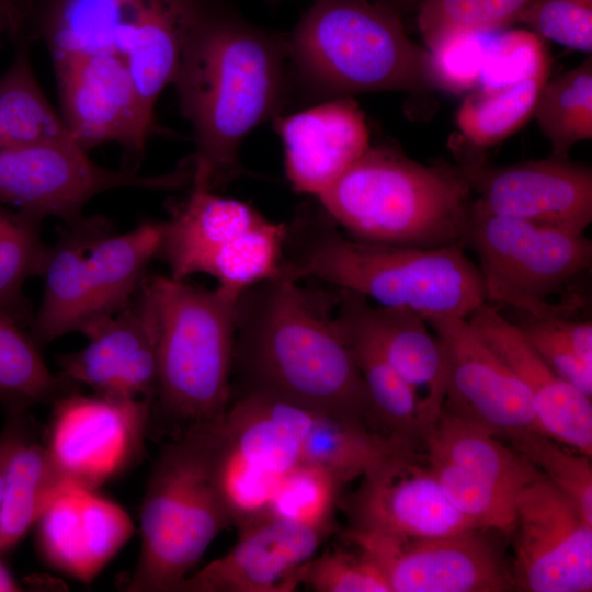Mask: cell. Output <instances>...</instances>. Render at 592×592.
Masks as SVG:
<instances>
[{
  "instance_id": "1",
  "label": "cell",
  "mask_w": 592,
  "mask_h": 592,
  "mask_svg": "<svg viewBox=\"0 0 592 592\" xmlns=\"http://www.w3.org/2000/svg\"><path fill=\"white\" fill-rule=\"evenodd\" d=\"M299 282L282 274L238 297L232 374L242 394L270 396L382 433L334 317L338 294Z\"/></svg>"
},
{
  "instance_id": "2",
  "label": "cell",
  "mask_w": 592,
  "mask_h": 592,
  "mask_svg": "<svg viewBox=\"0 0 592 592\" xmlns=\"http://www.w3.org/2000/svg\"><path fill=\"white\" fill-rule=\"evenodd\" d=\"M172 84L193 132L191 182L224 187L242 171L243 138L281 115L292 95L286 38L205 7Z\"/></svg>"
},
{
  "instance_id": "3",
  "label": "cell",
  "mask_w": 592,
  "mask_h": 592,
  "mask_svg": "<svg viewBox=\"0 0 592 592\" xmlns=\"http://www.w3.org/2000/svg\"><path fill=\"white\" fill-rule=\"evenodd\" d=\"M284 274L317 278L425 320L467 318L487 301L479 267L464 246L361 241L345 235L321 207L304 206L287 224Z\"/></svg>"
},
{
  "instance_id": "4",
  "label": "cell",
  "mask_w": 592,
  "mask_h": 592,
  "mask_svg": "<svg viewBox=\"0 0 592 592\" xmlns=\"http://www.w3.org/2000/svg\"><path fill=\"white\" fill-rule=\"evenodd\" d=\"M316 198L351 238L441 248L464 246L474 196L459 166L430 167L369 146Z\"/></svg>"
},
{
  "instance_id": "5",
  "label": "cell",
  "mask_w": 592,
  "mask_h": 592,
  "mask_svg": "<svg viewBox=\"0 0 592 592\" xmlns=\"http://www.w3.org/2000/svg\"><path fill=\"white\" fill-rule=\"evenodd\" d=\"M286 42L292 93L306 101L432 88L428 49L378 2L317 0Z\"/></svg>"
},
{
  "instance_id": "6",
  "label": "cell",
  "mask_w": 592,
  "mask_h": 592,
  "mask_svg": "<svg viewBox=\"0 0 592 592\" xmlns=\"http://www.w3.org/2000/svg\"><path fill=\"white\" fill-rule=\"evenodd\" d=\"M221 425L186 431L161 449L140 511V551L128 592H178L216 536L232 525L218 469Z\"/></svg>"
},
{
  "instance_id": "7",
  "label": "cell",
  "mask_w": 592,
  "mask_h": 592,
  "mask_svg": "<svg viewBox=\"0 0 592 592\" xmlns=\"http://www.w3.org/2000/svg\"><path fill=\"white\" fill-rule=\"evenodd\" d=\"M158 322L152 409L180 430L223 424L230 406L240 295L169 275L147 277Z\"/></svg>"
},
{
  "instance_id": "8",
  "label": "cell",
  "mask_w": 592,
  "mask_h": 592,
  "mask_svg": "<svg viewBox=\"0 0 592 592\" xmlns=\"http://www.w3.org/2000/svg\"><path fill=\"white\" fill-rule=\"evenodd\" d=\"M190 193L161 220L157 259L169 276L187 281L204 273L217 286L240 294L274 277L281 267L285 223L267 219L250 204L219 196L191 182Z\"/></svg>"
},
{
  "instance_id": "9",
  "label": "cell",
  "mask_w": 592,
  "mask_h": 592,
  "mask_svg": "<svg viewBox=\"0 0 592 592\" xmlns=\"http://www.w3.org/2000/svg\"><path fill=\"white\" fill-rule=\"evenodd\" d=\"M465 248L475 251L487 303L535 317L573 316L583 305L574 284L591 271L592 242L583 235L476 212Z\"/></svg>"
},
{
  "instance_id": "10",
  "label": "cell",
  "mask_w": 592,
  "mask_h": 592,
  "mask_svg": "<svg viewBox=\"0 0 592 592\" xmlns=\"http://www.w3.org/2000/svg\"><path fill=\"white\" fill-rule=\"evenodd\" d=\"M186 181L182 168L168 174L145 175L103 167L71 137L0 148V203L42 219L55 217L64 224L83 216L84 206L102 193L173 189Z\"/></svg>"
},
{
  "instance_id": "11",
  "label": "cell",
  "mask_w": 592,
  "mask_h": 592,
  "mask_svg": "<svg viewBox=\"0 0 592 592\" xmlns=\"http://www.w3.org/2000/svg\"><path fill=\"white\" fill-rule=\"evenodd\" d=\"M53 405L45 446L70 481L98 489L140 458L150 399L82 395L73 388Z\"/></svg>"
},
{
  "instance_id": "12",
  "label": "cell",
  "mask_w": 592,
  "mask_h": 592,
  "mask_svg": "<svg viewBox=\"0 0 592 592\" xmlns=\"http://www.w3.org/2000/svg\"><path fill=\"white\" fill-rule=\"evenodd\" d=\"M513 587L526 592L592 590V524L543 475L515 499Z\"/></svg>"
},
{
  "instance_id": "13",
  "label": "cell",
  "mask_w": 592,
  "mask_h": 592,
  "mask_svg": "<svg viewBox=\"0 0 592 592\" xmlns=\"http://www.w3.org/2000/svg\"><path fill=\"white\" fill-rule=\"evenodd\" d=\"M60 116L86 151L115 143L136 161L153 121L145 113L124 59L110 53L52 55Z\"/></svg>"
},
{
  "instance_id": "14",
  "label": "cell",
  "mask_w": 592,
  "mask_h": 592,
  "mask_svg": "<svg viewBox=\"0 0 592 592\" xmlns=\"http://www.w3.org/2000/svg\"><path fill=\"white\" fill-rule=\"evenodd\" d=\"M480 528L419 540L349 528L343 537L384 572L391 592H503L511 570Z\"/></svg>"
},
{
  "instance_id": "15",
  "label": "cell",
  "mask_w": 592,
  "mask_h": 592,
  "mask_svg": "<svg viewBox=\"0 0 592 592\" xmlns=\"http://www.w3.org/2000/svg\"><path fill=\"white\" fill-rule=\"evenodd\" d=\"M473 209L583 235L592 221V170L550 157L509 166H459Z\"/></svg>"
},
{
  "instance_id": "16",
  "label": "cell",
  "mask_w": 592,
  "mask_h": 592,
  "mask_svg": "<svg viewBox=\"0 0 592 592\" xmlns=\"http://www.w3.org/2000/svg\"><path fill=\"white\" fill-rule=\"evenodd\" d=\"M426 322L447 356L443 411L477 422L500 440L524 432L548 436L524 385L467 318Z\"/></svg>"
},
{
  "instance_id": "17",
  "label": "cell",
  "mask_w": 592,
  "mask_h": 592,
  "mask_svg": "<svg viewBox=\"0 0 592 592\" xmlns=\"http://www.w3.org/2000/svg\"><path fill=\"white\" fill-rule=\"evenodd\" d=\"M348 509L349 528L397 539L440 538L479 528L449 502L415 449L390 457L364 476Z\"/></svg>"
},
{
  "instance_id": "18",
  "label": "cell",
  "mask_w": 592,
  "mask_h": 592,
  "mask_svg": "<svg viewBox=\"0 0 592 592\" xmlns=\"http://www.w3.org/2000/svg\"><path fill=\"white\" fill-rule=\"evenodd\" d=\"M80 333L88 343L59 357L60 376L101 395L153 401L158 322L147 278L125 307L91 320Z\"/></svg>"
},
{
  "instance_id": "19",
  "label": "cell",
  "mask_w": 592,
  "mask_h": 592,
  "mask_svg": "<svg viewBox=\"0 0 592 592\" xmlns=\"http://www.w3.org/2000/svg\"><path fill=\"white\" fill-rule=\"evenodd\" d=\"M330 531L275 517L239 528L224 556L187 576L178 592H291Z\"/></svg>"
},
{
  "instance_id": "20",
  "label": "cell",
  "mask_w": 592,
  "mask_h": 592,
  "mask_svg": "<svg viewBox=\"0 0 592 592\" xmlns=\"http://www.w3.org/2000/svg\"><path fill=\"white\" fill-rule=\"evenodd\" d=\"M338 291L337 320L371 342L411 386L428 435L439 420L447 386L442 341L413 311L373 305L361 295Z\"/></svg>"
},
{
  "instance_id": "21",
  "label": "cell",
  "mask_w": 592,
  "mask_h": 592,
  "mask_svg": "<svg viewBox=\"0 0 592 592\" xmlns=\"http://www.w3.org/2000/svg\"><path fill=\"white\" fill-rule=\"evenodd\" d=\"M36 525L42 557L84 583L103 570L134 533L121 505L75 482L60 490Z\"/></svg>"
},
{
  "instance_id": "22",
  "label": "cell",
  "mask_w": 592,
  "mask_h": 592,
  "mask_svg": "<svg viewBox=\"0 0 592 592\" xmlns=\"http://www.w3.org/2000/svg\"><path fill=\"white\" fill-rule=\"evenodd\" d=\"M274 126L293 189L318 196L369 147V132L357 103L329 99L301 111L278 115Z\"/></svg>"
},
{
  "instance_id": "23",
  "label": "cell",
  "mask_w": 592,
  "mask_h": 592,
  "mask_svg": "<svg viewBox=\"0 0 592 592\" xmlns=\"http://www.w3.org/2000/svg\"><path fill=\"white\" fill-rule=\"evenodd\" d=\"M467 320L524 385L548 436L591 457V398L559 377L499 307L486 301Z\"/></svg>"
},
{
  "instance_id": "24",
  "label": "cell",
  "mask_w": 592,
  "mask_h": 592,
  "mask_svg": "<svg viewBox=\"0 0 592 592\" xmlns=\"http://www.w3.org/2000/svg\"><path fill=\"white\" fill-rule=\"evenodd\" d=\"M252 395L294 440L300 462L323 467L346 483L410 448L368 428L270 396Z\"/></svg>"
},
{
  "instance_id": "25",
  "label": "cell",
  "mask_w": 592,
  "mask_h": 592,
  "mask_svg": "<svg viewBox=\"0 0 592 592\" xmlns=\"http://www.w3.org/2000/svg\"><path fill=\"white\" fill-rule=\"evenodd\" d=\"M102 216H81L65 224L56 241L48 244L41 277L44 292L31 321V333L39 345L70 332H80L91 318L83 264L91 243L112 230Z\"/></svg>"
},
{
  "instance_id": "26",
  "label": "cell",
  "mask_w": 592,
  "mask_h": 592,
  "mask_svg": "<svg viewBox=\"0 0 592 592\" xmlns=\"http://www.w3.org/2000/svg\"><path fill=\"white\" fill-rule=\"evenodd\" d=\"M423 447L424 453L454 463L514 504L519 492L543 475L487 428L443 410Z\"/></svg>"
},
{
  "instance_id": "27",
  "label": "cell",
  "mask_w": 592,
  "mask_h": 592,
  "mask_svg": "<svg viewBox=\"0 0 592 592\" xmlns=\"http://www.w3.org/2000/svg\"><path fill=\"white\" fill-rule=\"evenodd\" d=\"M160 238L161 220L145 219L125 232L112 229L91 243L83 265L89 322L113 315L130 301L147 278L149 263L157 259Z\"/></svg>"
},
{
  "instance_id": "28",
  "label": "cell",
  "mask_w": 592,
  "mask_h": 592,
  "mask_svg": "<svg viewBox=\"0 0 592 592\" xmlns=\"http://www.w3.org/2000/svg\"><path fill=\"white\" fill-rule=\"evenodd\" d=\"M150 0H53L42 33L52 55L110 53L122 57Z\"/></svg>"
},
{
  "instance_id": "29",
  "label": "cell",
  "mask_w": 592,
  "mask_h": 592,
  "mask_svg": "<svg viewBox=\"0 0 592 592\" xmlns=\"http://www.w3.org/2000/svg\"><path fill=\"white\" fill-rule=\"evenodd\" d=\"M70 481L45 445L26 437L13 452L5 475L0 555L9 553L36 524Z\"/></svg>"
},
{
  "instance_id": "30",
  "label": "cell",
  "mask_w": 592,
  "mask_h": 592,
  "mask_svg": "<svg viewBox=\"0 0 592 592\" xmlns=\"http://www.w3.org/2000/svg\"><path fill=\"white\" fill-rule=\"evenodd\" d=\"M337 322L352 349L379 431L408 447L423 446L426 433L414 390L371 342Z\"/></svg>"
},
{
  "instance_id": "31",
  "label": "cell",
  "mask_w": 592,
  "mask_h": 592,
  "mask_svg": "<svg viewBox=\"0 0 592 592\" xmlns=\"http://www.w3.org/2000/svg\"><path fill=\"white\" fill-rule=\"evenodd\" d=\"M70 137L35 75L29 47H18L0 77V148Z\"/></svg>"
},
{
  "instance_id": "32",
  "label": "cell",
  "mask_w": 592,
  "mask_h": 592,
  "mask_svg": "<svg viewBox=\"0 0 592 592\" xmlns=\"http://www.w3.org/2000/svg\"><path fill=\"white\" fill-rule=\"evenodd\" d=\"M73 386L49 371L32 333L0 310V401L10 411H24L33 405L54 403Z\"/></svg>"
},
{
  "instance_id": "33",
  "label": "cell",
  "mask_w": 592,
  "mask_h": 592,
  "mask_svg": "<svg viewBox=\"0 0 592 592\" xmlns=\"http://www.w3.org/2000/svg\"><path fill=\"white\" fill-rule=\"evenodd\" d=\"M553 157L569 159L579 141L592 138V58L544 83L533 111Z\"/></svg>"
},
{
  "instance_id": "34",
  "label": "cell",
  "mask_w": 592,
  "mask_h": 592,
  "mask_svg": "<svg viewBox=\"0 0 592 592\" xmlns=\"http://www.w3.org/2000/svg\"><path fill=\"white\" fill-rule=\"evenodd\" d=\"M548 75L494 90H475L460 104L456 122L469 146L482 151L520 129L533 115L539 91ZM471 152L468 160L473 158Z\"/></svg>"
},
{
  "instance_id": "35",
  "label": "cell",
  "mask_w": 592,
  "mask_h": 592,
  "mask_svg": "<svg viewBox=\"0 0 592 592\" xmlns=\"http://www.w3.org/2000/svg\"><path fill=\"white\" fill-rule=\"evenodd\" d=\"M43 219L4 209L0 219V310L22 325L32 321L23 295L25 282L42 275L48 244L41 235Z\"/></svg>"
},
{
  "instance_id": "36",
  "label": "cell",
  "mask_w": 592,
  "mask_h": 592,
  "mask_svg": "<svg viewBox=\"0 0 592 592\" xmlns=\"http://www.w3.org/2000/svg\"><path fill=\"white\" fill-rule=\"evenodd\" d=\"M342 485L323 467L299 464L281 477L266 516L330 531Z\"/></svg>"
},
{
  "instance_id": "37",
  "label": "cell",
  "mask_w": 592,
  "mask_h": 592,
  "mask_svg": "<svg viewBox=\"0 0 592 592\" xmlns=\"http://www.w3.org/2000/svg\"><path fill=\"white\" fill-rule=\"evenodd\" d=\"M534 0H422L418 27L426 48L452 33H492L514 22Z\"/></svg>"
},
{
  "instance_id": "38",
  "label": "cell",
  "mask_w": 592,
  "mask_h": 592,
  "mask_svg": "<svg viewBox=\"0 0 592 592\" xmlns=\"http://www.w3.org/2000/svg\"><path fill=\"white\" fill-rule=\"evenodd\" d=\"M501 441L533 464L544 477L569 497L584 519L592 524L591 457L547 435L524 432Z\"/></svg>"
},
{
  "instance_id": "39",
  "label": "cell",
  "mask_w": 592,
  "mask_h": 592,
  "mask_svg": "<svg viewBox=\"0 0 592 592\" xmlns=\"http://www.w3.org/2000/svg\"><path fill=\"white\" fill-rule=\"evenodd\" d=\"M548 72L542 37L531 30H501L488 43L477 89L500 90Z\"/></svg>"
},
{
  "instance_id": "40",
  "label": "cell",
  "mask_w": 592,
  "mask_h": 592,
  "mask_svg": "<svg viewBox=\"0 0 592 592\" xmlns=\"http://www.w3.org/2000/svg\"><path fill=\"white\" fill-rule=\"evenodd\" d=\"M223 437L219 487L232 525L240 528L266 517L282 476L252 464Z\"/></svg>"
},
{
  "instance_id": "41",
  "label": "cell",
  "mask_w": 592,
  "mask_h": 592,
  "mask_svg": "<svg viewBox=\"0 0 592 592\" xmlns=\"http://www.w3.org/2000/svg\"><path fill=\"white\" fill-rule=\"evenodd\" d=\"M492 33H452L428 49L432 87L460 94L477 88Z\"/></svg>"
},
{
  "instance_id": "42",
  "label": "cell",
  "mask_w": 592,
  "mask_h": 592,
  "mask_svg": "<svg viewBox=\"0 0 592 592\" xmlns=\"http://www.w3.org/2000/svg\"><path fill=\"white\" fill-rule=\"evenodd\" d=\"M511 320L544 362L563 380L592 397V366L573 351L563 327L568 316L535 317L515 310Z\"/></svg>"
},
{
  "instance_id": "43",
  "label": "cell",
  "mask_w": 592,
  "mask_h": 592,
  "mask_svg": "<svg viewBox=\"0 0 592 592\" xmlns=\"http://www.w3.org/2000/svg\"><path fill=\"white\" fill-rule=\"evenodd\" d=\"M317 592H391L379 567L363 551H327L306 562L300 584Z\"/></svg>"
},
{
  "instance_id": "44",
  "label": "cell",
  "mask_w": 592,
  "mask_h": 592,
  "mask_svg": "<svg viewBox=\"0 0 592 592\" xmlns=\"http://www.w3.org/2000/svg\"><path fill=\"white\" fill-rule=\"evenodd\" d=\"M517 22L567 48L592 50V0H534Z\"/></svg>"
},
{
  "instance_id": "45",
  "label": "cell",
  "mask_w": 592,
  "mask_h": 592,
  "mask_svg": "<svg viewBox=\"0 0 592 592\" xmlns=\"http://www.w3.org/2000/svg\"><path fill=\"white\" fill-rule=\"evenodd\" d=\"M23 412L10 411V418L0 433V522L8 465L13 452L27 437Z\"/></svg>"
},
{
  "instance_id": "46",
  "label": "cell",
  "mask_w": 592,
  "mask_h": 592,
  "mask_svg": "<svg viewBox=\"0 0 592 592\" xmlns=\"http://www.w3.org/2000/svg\"><path fill=\"white\" fill-rule=\"evenodd\" d=\"M22 590V587L18 583L10 569L0 560V592H16Z\"/></svg>"
},
{
  "instance_id": "47",
  "label": "cell",
  "mask_w": 592,
  "mask_h": 592,
  "mask_svg": "<svg viewBox=\"0 0 592 592\" xmlns=\"http://www.w3.org/2000/svg\"><path fill=\"white\" fill-rule=\"evenodd\" d=\"M0 3L4 8L9 16L13 32L19 31V26L21 22L20 0H0Z\"/></svg>"
},
{
  "instance_id": "48",
  "label": "cell",
  "mask_w": 592,
  "mask_h": 592,
  "mask_svg": "<svg viewBox=\"0 0 592 592\" xmlns=\"http://www.w3.org/2000/svg\"><path fill=\"white\" fill-rule=\"evenodd\" d=\"M422 0H379L378 3L388 7L400 15L401 11L417 8Z\"/></svg>"
},
{
  "instance_id": "49",
  "label": "cell",
  "mask_w": 592,
  "mask_h": 592,
  "mask_svg": "<svg viewBox=\"0 0 592 592\" xmlns=\"http://www.w3.org/2000/svg\"><path fill=\"white\" fill-rule=\"evenodd\" d=\"M9 22L10 21H9L8 15H7V12L3 9V7L0 4V34L5 30L11 31V26H10Z\"/></svg>"
},
{
  "instance_id": "50",
  "label": "cell",
  "mask_w": 592,
  "mask_h": 592,
  "mask_svg": "<svg viewBox=\"0 0 592 592\" xmlns=\"http://www.w3.org/2000/svg\"><path fill=\"white\" fill-rule=\"evenodd\" d=\"M3 210H4V208L0 206V219H1V216L3 214Z\"/></svg>"
}]
</instances>
